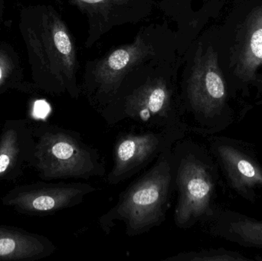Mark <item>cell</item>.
<instances>
[{"label": "cell", "mask_w": 262, "mask_h": 261, "mask_svg": "<svg viewBox=\"0 0 262 261\" xmlns=\"http://www.w3.org/2000/svg\"><path fill=\"white\" fill-rule=\"evenodd\" d=\"M173 56L152 60L129 74L98 112L104 122L112 127L126 122L139 128L181 129L188 133Z\"/></svg>", "instance_id": "1"}, {"label": "cell", "mask_w": 262, "mask_h": 261, "mask_svg": "<svg viewBox=\"0 0 262 261\" xmlns=\"http://www.w3.org/2000/svg\"><path fill=\"white\" fill-rule=\"evenodd\" d=\"M18 27L36 88L78 99L81 93L76 44L56 9L49 5L24 8Z\"/></svg>", "instance_id": "2"}, {"label": "cell", "mask_w": 262, "mask_h": 261, "mask_svg": "<svg viewBox=\"0 0 262 261\" xmlns=\"http://www.w3.org/2000/svg\"><path fill=\"white\" fill-rule=\"evenodd\" d=\"M174 190L172 147L121 193L116 204L98 219V225L106 234L118 223L124 224L129 237L145 234L166 220Z\"/></svg>", "instance_id": "3"}, {"label": "cell", "mask_w": 262, "mask_h": 261, "mask_svg": "<svg viewBox=\"0 0 262 261\" xmlns=\"http://www.w3.org/2000/svg\"><path fill=\"white\" fill-rule=\"evenodd\" d=\"M182 110L188 133L212 136L235 121L229 106L227 85L212 46L200 45L180 87Z\"/></svg>", "instance_id": "4"}, {"label": "cell", "mask_w": 262, "mask_h": 261, "mask_svg": "<svg viewBox=\"0 0 262 261\" xmlns=\"http://www.w3.org/2000/svg\"><path fill=\"white\" fill-rule=\"evenodd\" d=\"M183 139L172 147L177 193L173 220L177 228L188 229L207 220L217 207L219 167L209 150Z\"/></svg>", "instance_id": "5"}, {"label": "cell", "mask_w": 262, "mask_h": 261, "mask_svg": "<svg viewBox=\"0 0 262 261\" xmlns=\"http://www.w3.org/2000/svg\"><path fill=\"white\" fill-rule=\"evenodd\" d=\"M32 133L35 150L31 167L43 181H87L105 176V162L99 150L87 144L78 132L41 124L32 126Z\"/></svg>", "instance_id": "6"}, {"label": "cell", "mask_w": 262, "mask_h": 261, "mask_svg": "<svg viewBox=\"0 0 262 261\" xmlns=\"http://www.w3.org/2000/svg\"><path fill=\"white\" fill-rule=\"evenodd\" d=\"M160 33L152 28H144L132 42L115 48L102 58L86 63L80 84L81 93L98 113L110 102L134 69L152 60L169 56L168 44Z\"/></svg>", "instance_id": "7"}, {"label": "cell", "mask_w": 262, "mask_h": 261, "mask_svg": "<svg viewBox=\"0 0 262 261\" xmlns=\"http://www.w3.org/2000/svg\"><path fill=\"white\" fill-rule=\"evenodd\" d=\"M187 133L181 129L143 128L121 133L115 141L114 164L106 178L107 183L118 185L130 179Z\"/></svg>", "instance_id": "8"}, {"label": "cell", "mask_w": 262, "mask_h": 261, "mask_svg": "<svg viewBox=\"0 0 262 261\" xmlns=\"http://www.w3.org/2000/svg\"><path fill=\"white\" fill-rule=\"evenodd\" d=\"M96 191V187L88 182H39L15 187L2 198L1 202L21 214L49 216L80 205L86 196Z\"/></svg>", "instance_id": "9"}, {"label": "cell", "mask_w": 262, "mask_h": 261, "mask_svg": "<svg viewBox=\"0 0 262 261\" xmlns=\"http://www.w3.org/2000/svg\"><path fill=\"white\" fill-rule=\"evenodd\" d=\"M209 144L229 186L243 199L255 202L262 189V165L250 144L215 135L209 138Z\"/></svg>", "instance_id": "10"}, {"label": "cell", "mask_w": 262, "mask_h": 261, "mask_svg": "<svg viewBox=\"0 0 262 261\" xmlns=\"http://www.w3.org/2000/svg\"><path fill=\"white\" fill-rule=\"evenodd\" d=\"M86 17L88 35L84 45L91 48L117 26L137 23L149 17L151 0H69Z\"/></svg>", "instance_id": "11"}, {"label": "cell", "mask_w": 262, "mask_h": 261, "mask_svg": "<svg viewBox=\"0 0 262 261\" xmlns=\"http://www.w3.org/2000/svg\"><path fill=\"white\" fill-rule=\"evenodd\" d=\"M35 150L32 126L27 120H8L0 133V182L17 179L31 167Z\"/></svg>", "instance_id": "12"}, {"label": "cell", "mask_w": 262, "mask_h": 261, "mask_svg": "<svg viewBox=\"0 0 262 261\" xmlns=\"http://www.w3.org/2000/svg\"><path fill=\"white\" fill-rule=\"evenodd\" d=\"M202 224L214 237L246 248L262 249V220L217 206L213 214Z\"/></svg>", "instance_id": "13"}, {"label": "cell", "mask_w": 262, "mask_h": 261, "mask_svg": "<svg viewBox=\"0 0 262 261\" xmlns=\"http://www.w3.org/2000/svg\"><path fill=\"white\" fill-rule=\"evenodd\" d=\"M48 238L16 227L0 225V261H33L54 254Z\"/></svg>", "instance_id": "14"}, {"label": "cell", "mask_w": 262, "mask_h": 261, "mask_svg": "<svg viewBox=\"0 0 262 261\" xmlns=\"http://www.w3.org/2000/svg\"><path fill=\"white\" fill-rule=\"evenodd\" d=\"M243 45L235 64V76L245 83L253 81L262 64V6L247 18Z\"/></svg>", "instance_id": "15"}, {"label": "cell", "mask_w": 262, "mask_h": 261, "mask_svg": "<svg viewBox=\"0 0 262 261\" xmlns=\"http://www.w3.org/2000/svg\"><path fill=\"white\" fill-rule=\"evenodd\" d=\"M165 261H253L256 258H249L237 251L226 248L203 249L200 251L182 252L164 259Z\"/></svg>", "instance_id": "16"}, {"label": "cell", "mask_w": 262, "mask_h": 261, "mask_svg": "<svg viewBox=\"0 0 262 261\" xmlns=\"http://www.w3.org/2000/svg\"><path fill=\"white\" fill-rule=\"evenodd\" d=\"M15 63L12 57L3 49H0V91L9 87H15L16 83L12 81L15 73Z\"/></svg>", "instance_id": "17"}, {"label": "cell", "mask_w": 262, "mask_h": 261, "mask_svg": "<svg viewBox=\"0 0 262 261\" xmlns=\"http://www.w3.org/2000/svg\"><path fill=\"white\" fill-rule=\"evenodd\" d=\"M3 3H0V17H1L2 14H3Z\"/></svg>", "instance_id": "18"}, {"label": "cell", "mask_w": 262, "mask_h": 261, "mask_svg": "<svg viewBox=\"0 0 262 261\" xmlns=\"http://www.w3.org/2000/svg\"><path fill=\"white\" fill-rule=\"evenodd\" d=\"M256 105L262 106V100L261 101H258V102H256Z\"/></svg>", "instance_id": "19"}, {"label": "cell", "mask_w": 262, "mask_h": 261, "mask_svg": "<svg viewBox=\"0 0 262 261\" xmlns=\"http://www.w3.org/2000/svg\"><path fill=\"white\" fill-rule=\"evenodd\" d=\"M261 90H262V83H261Z\"/></svg>", "instance_id": "20"}]
</instances>
